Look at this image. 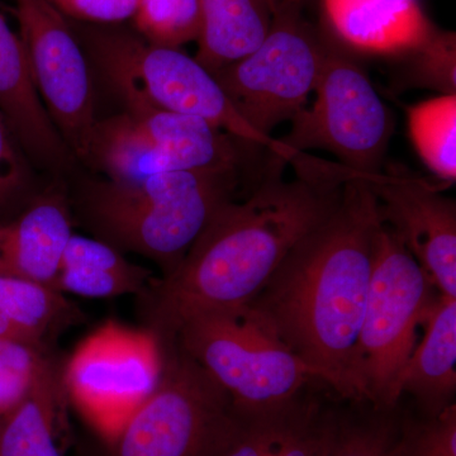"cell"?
Wrapping results in <instances>:
<instances>
[{
  "label": "cell",
  "instance_id": "5b68a950",
  "mask_svg": "<svg viewBox=\"0 0 456 456\" xmlns=\"http://www.w3.org/2000/svg\"><path fill=\"white\" fill-rule=\"evenodd\" d=\"M174 341L220 384L239 413L281 406L321 383L248 305L198 314Z\"/></svg>",
  "mask_w": 456,
  "mask_h": 456
},
{
  "label": "cell",
  "instance_id": "3957f363",
  "mask_svg": "<svg viewBox=\"0 0 456 456\" xmlns=\"http://www.w3.org/2000/svg\"><path fill=\"white\" fill-rule=\"evenodd\" d=\"M273 160L254 167L165 171L136 182H92L77 200L86 227L125 253L155 261L163 275L178 266L216 211L240 200L245 178H261Z\"/></svg>",
  "mask_w": 456,
  "mask_h": 456
},
{
  "label": "cell",
  "instance_id": "7a4b0ae2",
  "mask_svg": "<svg viewBox=\"0 0 456 456\" xmlns=\"http://www.w3.org/2000/svg\"><path fill=\"white\" fill-rule=\"evenodd\" d=\"M380 222L367 180H347L335 211L293 246L248 303L321 383L358 402L356 347Z\"/></svg>",
  "mask_w": 456,
  "mask_h": 456
},
{
  "label": "cell",
  "instance_id": "83f0119b",
  "mask_svg": "<svg viewBox=\"0 0 456 456\" xmlns=\"http://www.w3.org/2000/svg\"><path fill=\"white\" fill-rule=\"evenodd\" d=\"M25 151L0 112V216L16 202L28 183Z\"/></svg>",
  "mask_w": 456,
  "mask_h": 456
},
{
  "label": "cell",
  "instance_id": "8fae6325",
  "mask_svg": "<svg viewBox=\"0 0 456 456\" xmlns=\"http://www.w3.org/2000/svg\"><path fill=\"white\" fill-rule=\"evenodd\" d=\"M13 2L20 37L42 103L70 154L88 161L98 121L82 44L51 0Z\"/></svg>",
  "mask_w": 456,
  "mask_h": 456
},
{
  "label": "cell",
  "instance_id": "7402d4cb",
  "mask_svg": "<svg viewBox=\"0 0 456 456\" xmlns=\"http://www.w3.org/2000/svg\"><path fill=\"white\" fill-rule=\"evenodd\" d=\"M408 131L417 154L444 183L456 179V94L407 108Z\"/></svg>",
  "mask_w": 456,
  "mask_h": 456
},
{
  "label": "cell",
  "instance_id": "d6986e66",
  "mask_svg": "<svg viewBox=\"0 0 456 456\" xmlns=\"http://www.w3.org/2000/svg\"><path fill=\"white\" fill-rule=\"evenodd\" d=\"M83 320V312L55 288L0 275V338L51 353L56 338Z\"/></svg>",
  "mask_w": 456,
  "mask_h": 456
},
{
  "label": "cell",
  "instance_id": "4dcf8cb0",
  "mask_svg": "<svg viewBox=\"0 0 456 456\" xmlns=\"http://www.w3.org/2000/svg\"><path fill=\"white\" fill-rule=\"evenodd\" d=\"M0 421H2V419H0Z\"/></svg>",
  "mask_w": 456,
  "mask_h": 456
},
{
  "label": "cell",
  "instance_id": "ac0fdd59",
  "mask_svg": "<svg viewBox=\"0 0 456 456\" xmlns=\"http://www.w3.org/2000/svg\"><path fill=\"white\" fill-rule=\"evenodd\" d=\"M154 274L123 256L122 251L99 239L75 235L66 245L53 288L86 298L140 296Z\"/></svg>",
  "mask_w": 456,
  "mask_h": 456
},
{
  "label": "cell",
  "instance_id": "cb8c5ba5",
  "mask_svg": "<svg viewBox=\"0 0 456 456\" xmlns=\"http://www.w3.org/2000/svg\"><path fill=\"white\" fill-rule=\"evenodd\" d=\"M134 23L150 44L179 49L197 40L200 0H141Z\"/></svg>",
  "mask_w": 456,
  "mask_h": 456
},
{
  "label": "cell",
  "instance_id": "603a6c76",
  "mask_svg": "<svg viewBox=\"0 0 456 456\" xmlns=\"http://www.w3.org/2000/svg\"><path fill=\"white\" fill-rule=\"evenodd\" d=\"M392 69L393 92L435 90L456 94V38L454 32L439 31L406 55L395 57Z\"/></svg>",
  "mask_w": 456,
  "mask_h": 456
},
{
  "label": "cell",
  "instance_id": "ffe728a7",
  "mask_svg": "<svg viewBox=\"0 0 456 456\" xmlns=\"http://www.w3.org/2000/svg\"><path fill=\"white\" fill-rule=\"evenodd\" d=\"M272 0H200L196 60L209 73L250 55L272 28Z\"/></svg>",
  "mask_w": 456,
  "mask_h": 456
},
{
  "label": "cell",
  "instance_id": "4316f807",
  "mask_svg": "<svg viewBox=\"0 0 456 456\" xmlns=\"http://www.w3.org/2000/svg\"><path fill=\"white\" fill-rule=\"evenodd\" d=\"M398 430L387 417L364 422L341 421L331 456H393Z\"/></svg>",
  "mask_w": 456,
  "mask_h": 456
},
{
  "label": "cell",
  "instance_id": "8992f818",
  "mask_svg": "<svg viewBox=\"0 0 456 456\" xmlns=\"http://www.w3.org/2000/svg\"><path fill=\"white\" fill-rule=\"evenodd\" d=\"M161 349L158 386L107 437L104 456L224 455L237 426L230 395L175 341Z\"/></svg>",
  "mask_w": 456,
  "mask_h": 456
},
{
  "label": "cell",
  "instance_id": "e0dca14e",
  "mask_svg": "<svg viewBox=\"0 0 456 456\" xmlns=\"http://www.w3.org/2000/svg\"><path fill=\"white\" fill-rule=\"evenodd\" d=\"M425 335L398 375L395 391L412 395L430 419L454 403L456 391V298L437 296L426 317Z\"/></svg>",
  "mask_w": 456,
  "mask_h": 456
},
{
  "label": "cell",
  "instance_id": "7c38bea8",
  "mask_svg": "<svg viewBox=\"0 0 456 456\" xmlns=\"http://www.w3.org/2000/svg\"><path fill=\"white\" fill-rule=\"evenodd\" d=\"M383 224L412 255L440 296L456 298V204L399 165L365 179Z\"/></svg>",
  "mask_w": 456,
  "mask_h": 456
},
{
  "label": "cell",
  "instance_id": "9a60e30c",
  "mask_svg": "<svg viewBox=\"0 0 456 456\" xmlns=\"http://www.w3.org/2000/svg\"><path fill=\"white\" fill-rule=\"evenodd\" d=\"M222 456H331L340 419L317 399L298 395L253 413H239Z\"/></svg>",
  "mask_w": 456,
  "mask_h": 456
},
{
  "label": "cell",
  "instance_id": "4fadbf2b",
  "mask_svg": "<svg viewBox=\"0 0 456 456\" xmlns=\"http://www.w3.org/2000/svg\"><path fill=\"white\" fill-rule=\"evenodd\" d=\"M322 12L332 42L349 53L395 59L437 31L419 0H322Z\"/></svg>",
  "mask_w": 456,
  "mask_h": 456
},
{
  "label": "cell",
  "instance_id": "2e32d148",
  "mask_svg": "<svg viewBox=\"0 0 456 456\" xmlns=\"http://www.w3.org/2000/svg\"><path fill=\"white\" fill-rule=\"evenodd\" d=\"M0 112L26 155L50 167H64L71 154L42 103L20 35L0 7Z\"/></svg>",
  "mask_w": 456,
  "mask_h": 456
},
{
  "label": "cell",
  "instance_id": "277c9868",
  "mask_svg": "<svg viewBox=\"0 0 456 456\" xmlns=\"http://www.w3.org/2000/svg\"><path fill=\"white\" fill-rule=\"evenodd\" d=\"M79 42L121 99L126 112L167 110L198 117L246 143L273 145L248 125L215 75L176 47L158 46L122 29L82 27Z\"/></svg>",
  "mask_w": 456,
  "mask_h": 456
},
{
  "label": "cell",
  "instance_id": "52a82bcc",
  "mask_svg": "<svg viewBox=\"0 0 456 456\" xmlns=\"http://www.w3.org/2000/svg\"><path fill=\"white\" fill-rule=\"evenodd\" d=\"M437 296L412 255L380 222L356 347L360 402H370L379 412H389L398 403V375L415 349L417 327L425 322Z\"/></svg>",
  "mask_w": 456,
  "mask_h": 456
},
{
  "label": "cell",
  "instance_id": "f1b7e54d",
  "mask_svg": "<svg viewBox=\"0 0 456 456\" xmlns=\"http://www.w3.org/2000/svg\"><path fill=\"white\" fill-rule=\"evenodd\" d=\"M141 0H51L64 16L97 23L114 25L134 20Z\"/></svg>",
  "mask_w": 456,
  "mask_h": 456
},
{
  "label": "cell",
  "instance_id": "484cf974",
  "mask_svg": "<svg viewBox=\"0 0 456 456\" xmlns=\"http://www.w3.org/2000/svg\"><path fill=\"white\" fill-rule=\"evenodd\" d=\"M393 456H456V404L424 421L406 422L395 437Z\"/></svg>",
  "mask_w": 456,
  "mask_h": 456
},
{
  "label": "cell",
  "instance_id": "6da1fadb",
  "mask_svg": "<svg viewBox=\"0 0 456 456\" xmlns=\"http://www.w3.org/2000/svg\"><path fill=\"white\" fill-rule=\"evenodd\" d=\"M283 161L242 200L224 203L169 274L136 298L143 329L171 342L180 327L207 312L253 301L297 242L341 202L349 170L303 154L294 180Z\"/></svg>",
  "mask_w": 456,
  "mask_h": 456
},
{
  "label": "cell",
  "instance_id": "d4e9b609",
  "mask_svg": "<svg viewBox=\"0 0 456 456\" xmlns=\"http://www.w3.org/2000/svg\"><path fill=\"white\" fill-rule=\"evenodd\" d=\"M55 364L49 351L0 338V419L20 406Z\"/></svg>",
  "mask_w": 456,
  "mask_h": 456
},
{
  "label": "cell",
  "instance_id": "30bf717a",
  "mask_svg": "<svg viewBox=\"0 0 456 456\" xmlns=\"http://www.w3.org/2000/svg\"><path fill=\"white\" fill-rule=\"evenodd\" d=\"M160 341L149 330L107 321L80 342L62 369L66 395L107 437L156 388Z\"/></svg>",
  "mask_w": 456,
  "mask_h": 456
},
{
  "label": "cell",
  "instance_id": "5bb4252c",
  "mask_svg": "<svg viewBox=\"0 0 456 456\" xmlns=\"http://www.w3.org/2000/svg\"><path fill=\"white\" fill-rule=\"evenodd\" d=\"M71 236L70 202L55 188L33 198L14 217L0 216V275L53 287Z\"/></svg>",
  "mask_w": 456,
  "mask_h": 456
},
{
  "label": "cell",
  "instance_id": "44dd1931",
  "mask_svg": "<svg viewBox=\"0 0 456 456\" xmlns=\"http://www.w3.org/2000/svg\"><path fill=\"white\" fill-rule=\"evenodd\" d=\"M66 395L57 364L35 389L0 421V456H64L59 428L64 425Z\"/></svg>",
  "mask_w": 456,
  "mask_h": 456
},
{
  "label": "cell",
  "instance_id": "ba28073f",
  "mask_svg": "<svg viewBox=\"0 0 456 456\" xmlns=\"http://www.w3.org/2000/svg\"><path fill=\"white\" fill-rule=\"evenodd\" d=\"M314 95L278 140L298 154L314 149L331 152L359 178L382 173L395 117L364 69L332 41Z\"/></svg>",
  "mask_w": 456,
  "mask_h": 456
},
{
  "label": "cell",
  "instance_id": "9c48e42d",
  "mask_svg": "<svg viewBox=\"0 0 456 456\" xmlns=\"http://www.w3.org/2000/svg\"><path fill=\"white\" fill-rule=\"evenodd\" d=\"M302 9H275L272 28L250 55L215 73L239 113L264 136L308 107L329 53L330 40Z\"/></svg>",
  "mask_w": 456,
  "mask_h": 456
},
{
  "label": "cell",
  "instance_id": "f546056e",
  "mask_svg": "<svg viewBox=\"0 0 456 456\" xmlns=\"http://www.w3.org/2000/svg\"><path fill=\"white\" fill-rule=\"evenodd\" d=\"M307 0H272L273 5H274V12L277 8L281 7H293L302 9L303 4Z\"/></svg>",
  "mask_w": 456,
  "mask_h": 456
}]
</instances>
